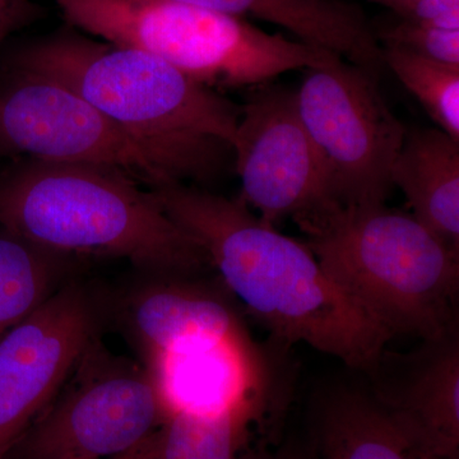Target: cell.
Wrapping results in <instances>:
<instances>
[{
  "instance_id": "cell-1",
  "label": "cell",
  "mask_w": 459,
  "mask_h": 459,
  "mask_svg": "<svg viewBox=\"0 0 459 459\" xmlns=\"http://www.w3.org/2000/svg\"><path fill=\"white\" fill-rule=\"evenodd\" d=\"M169 217L198 241L230 294L274 337L305 343L353 369L383 358L391 334L320 265L309 247L228 199L188 184L148 189Z\"/></svg>"
},
{
  "instance_id": "cell-2",
  "label": "cell",
  "mask_w": 459,
  "mask_h": 459,
  "mask_svg": "<svg viewBox=\"0 0 459 459\" xmlns=\"http://www.w3.org/2000/svg\"><path fill=\"white\" fill-rule=\"evenodd\" d=\"M8 62L74 90L117 126L166 184H205L234 157L240 107L160 57L74 27Z\"/></svg>"
},
{
  "instance_id": "cell-3",
  "label": "cell",
  "mask_w": 459,
  "mask_h": 459,
  "mask_svg": "<svg viewBox=\"0 0 459 459\" xmlns=\"http://www.w3.org/2000/svg\"><path fill=\"white\" fill-rule=\"evenodd\" d=\"M0 226L50 252L123 259L141 273L198 277L212 268L150 190L92 166L12 160L0 170Z\"/></svg>"
},
{
  "instance_id": "cell-4",
  "label": "cell",
  "mask_w": 459,
  "mask_h": 459,
  "mask_svg": "<svg viewBox=\"0 0 459 459\" xmlns=\"http://www.w3.org/2000/svg\"><path fill=\"white\" fill-rule=\"evenodd\" d=\"M294 221L329 276L392 338L453 333L459 255L412 214L328 202Z\"/></svg>"
},
{
  "instance_id": "cell-5",
  "label": "cell",
  "mask_w": 459,
  "mask_h": 459,
  "mask_svg": "<svg viewBox=\"0 0 459 459\" xmlns=\"http://www.w3.org/2000/svg\"><path fill=\"white\" fill-rule=\"evenodd\" d=\"M78 31L160 57L204 86L258 87L337 56L178 0H53Z\"/></svg>"
},
{
  "instance_id": "cell-6",
  "label": "cell",
  "mask_w": 459,
  "mask_h": 459,
  "mask_svg": "<svg viewBox=\"0 0 459 459\" xmlns=\"http://www.w3.org/2000/svg\"><path fill=\"white\" fill-rule=\"evenodd\" d=\"M166 411L138 360L96 337L8 459H111L150 439Z\"/></svg>"
},
{
  "instance_id": "cell-7",
  "label": "cell",
  "mask_w": 459,
  "mask_h": 459,
  "mask_svg": "<svg viewBox=\"0 0 459 459\" xmlns=\"http://www.w3.org/2000/svg\"><path fill=\"white\" fill-rule=\"evenodd\" d=\"M304 71L296 105L325 161L332 198L344 205L385 204L407 129L383 98L379 80L340 56Z\"/></svg>"
},
{
  "instance_id": "cell-8",
  "label": "cell",
  "mask_w": 459,
  "mask_h": 459,
  "mask_svg": "<svg viewBox=\"0 0 459 459\" xmlns=\"http://www.w3.org/2000/svg\"><path fill=\"white\" fill-rule=\"evenodd\" d=\"M0 157L92 166L146 189L166 186L132 141L82 96L8 60L0 68Z\"/></svg>"
},
{
  "instance_id": "cell-9",
  "label": "cell",
  "mask_w": 459,
  "mask_h": 459,
  "mask_svg": "<svg viewBox=\"0 0 459 459\" xmlns=\"http://www.w3.org/2000/svg\"><path fill=\"white\" fill-rule=\"evenodd\" d=\"M111 295L74 277L0 338V459H8L110 323Z\"/></svg>"
},
{
  "instance_id": "cell-10",
  "label": "cell",
  "mask_w": 459,
  "mask_h": 459,
  "mask_svg": "<svg viewBox=\"0 0 459 459\" xmlns=\"http://www.w3.org/2000/svg\"><path fill=\"white\" fill-rule=\"evenodd\" d=\"M255 89L240 107L232 143L241 201L271 225L334 202L295 92L267 84Z\"/></svg>"
},
{
  "instance_id": "cell-11",
  "label": "cell",
  "mask_w": 459,
  "mask_h": 459,
  "mask_svg": "<svg viewBox=\"0 0 459 459\" xmlns=\"http://www.w3.org/2000/svg\"><path fill=\"white\" fill-rule=\"evenodd\" d=\"M111 295L110 322L144 361L179 344L249 336L228 296L198 277L142 273Z\"/></svg>"
},
{
  "instance_id": "cell-12",
  "label": "cell",
  "mask_w": 459,
  "mask_h": 459,
  "mask_svg": "<svg viewBox=\"0 0 459 459\" xmlns=\"http://www.w3.org/2000/svg\"><path fill=\"white\" fill-rule=\"evenodd\" d=\"M140 362L152 377L168 415L264 409V369L250 336L183 343Z\"/></svg>"
},
{
  "instance_id": "cell-13",
  "label": "cell",
  "mask_w": 459,
  "mask_h": 459,
  "mask_svg": "<svg viewBox=\"0 0 459 459\" xmlns=\"http://www.w3.org/2000/svg\"><path fill=\"white\" fill-rule=\"evenodd\" d=\"M392 184L412 216L459 255V141L439 128L407 131Z\"/></svg>"
},
{
  "instance_id": "cell-14",
  "label": "cell",
  "mask_w": 459,
  "mask_h": 459,
  "mask_svg": "<svg viewBox=\"0 0 459 459\" xmlns=\"http://www.w3.org/2000/svg\"><path fill=\"white\" fill-rule=\"evenodd\" d=\"M318 458L440 459L379 397L342 389L320 413Z\"/></svg>"
},
{
  "instance_id": "cell-15",
  "label": "cell",
  "mask_w": 459,
  "mask_h": 459,
  "mask_svg": "<svg viewBox=\"0 0 459 459\" xmlns=\"http://www.w3.org/2000/svg\"><path fill=\"white\" fill-rule=\"evenodd\" d=\"M430 343L394 400L380 398L440 459H459V346L455 332Z\"/></svg>"
},
{
  "instance_id": "cell-16",
  "label": "cell",
  "mask_w": 459,
  "mask_h": 459,
  "mask_svg": "<svg viewBox=\"0 0 459 459\" xmlns=\"http://www.w3.org/2000/svg\"><path fill=\"white\" fill-rule=\"evenodd\" d=\"M80 262L0 226V338L77 277Z\"/></svg>"
},
{
  "instance_id": "cell-17",
  "label": "cell",
  "mask_w": 459,
  "mask_h": 459,
  "mask_svg": "<svg viewBox=\"0 0 459 459\" xmlns=\"http://www.w3.org/2000/svg\"><path fill=\"white\" fill-rule=\"evenodd\" d=\"M263 407L214 415L172 412L151 439L150 459H262L249 453Z\"/></svg>"
},
{
  "instance_id": "cell-18",
  "label": "cell",
  "mask_w": 459,
  "mask_h": 459,
  "mask_svg": "<svg viewBox=\"0 0 459 459\" xmlns=\"http://www.w3.org/2000/svg\"><path fill=\"white\" fill-rule=\"evenodd\" d=\"M385 68L419 100L439 129L459 141V65L383 48Z\"/></svg>"
},
{
  "instance_id": "cell-19",
  "label": "cell",
  "mask_w": 459,
  "mask_h": 459,
  "mask_svg": "<svg viewBox=\"0 0 459 459\" xmlns=\"http://www.w3.org/2000/svg\"><path fill=\"white\" fill-rule=\"evenodd\" d=\"M385 47L398 48L416 56L459 65V30L420 25L400 20L377 33Z\"/></svg>"
},
{
  "instance_id": "cell-20",
  "label": "cell",
  "mask_w": 459,
  "mask_h": 459,
  "mask_svg": "<svg viewBox=\"0 0 459 459\" xmlns=\"http://www.w3.org/2000/svg\"><path fill=\"white\" fill-rule=\"evenodd\" d=\"M398 17L420 25L459 30V0H411Z\"/></svg>"
},
{
  "instance_id": "cell-21",
  "label": "cell",
  "mask_w": 459,
  "mask_h": 459,
  "mask_svg": "<svg viewBox=\"0 0 459 459\" xmlns=\"http://www.w3.org/2000/svg\"><path fill=\"white\" fill-rule=\"evenodd\" d=\"M40 8L32 0H0V42L32 23Z\"/></svg>"
},
{
  "instance_id": "cell-22",
  "label": "cell",
  "mask_w": 459,
  "mask_h": 459,
  "mask_svg": "<svg viewBox=\"0 0 459 459\" xmlns=\"http://www.w3.org/2000/svg\"><path fill=\"white\" fill-rule=\"evenodd\" d=\"M262 459H316L310 457L307 453L294 448V446H286L282 451L277 452L276 455H267Z\"/></svg>"
},
{
  "instance_id": "cell-23",
  "label": "cell",
  "mask_w": 459,
  "mask_h": 459,
  "mask_svg": "<svg viewBox=\"0 0 459 459\" xmlns=\"http://www.w3.org/2000/svg\"><path fill=\"white\" fill-rule=\"evenodd\" d=\"M152 437H151L150 439H147L143 444H141L140 446H137V448L133 449V451L126 453V455H119V457L111 459H150L151 439H152Z\"/></svg>"
},
{
  "instance_id": "cell-24",
  "label": "cell",
  "mask_w": 459,
  "mask_h": 459,
  "mask_svg": "<svg viewBox=\"0 0 459 459\" xmlns=\"http://www.w3.org/2000/svg\"><path fill=\"white\" fill-rule=\"evenodd\" d=\"M371 2H376L377 4L385 5V7L394 12L397 16H400L402 11L406 8V5L409 4L411 0H371Z\"/></svg>"
}]
</instances>
